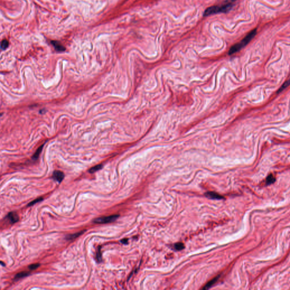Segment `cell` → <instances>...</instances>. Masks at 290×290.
<instances>
[{
  "instance_id": "7c38bea8",
  "label": "cell",
  "mask_w": 290,
  "mask_h": 290,
  "mask_svg": "<svg viewBox=\"0 0 290 290\" xmlns=\"http://www.w3.org/2000/svg\"><path fill=\"white\" fill-rule=\"evenodd\" d=\"M102 167H103V165H102V164H99V165H97V166H94V167H92L91 168H90V169H89V171L90 173H94V172H96V171H98V170H99L101 169L102 168Z\"/></svg>"
},
{
  "instance_id": "44dd1931",
  "label": "cell",
  "mask_w": 290,
  "mask_h": 290,
  "mask_svg": "<svg viewBox=\"0 0 290 290\" xmlns=\"http://www.w3.org/2000/svg\"><path fill=\"white\" fill-rule=\"evenodd\" d=\"M236 1V0H229V1H231V2H233V1Z\"/></svg>"
},
{
  "instance_id": "5b68a950",
  "label": "cell",
  "mask_w": 290,
  "mask_h": 290,
  "mask_svg": "<svg viewBox=\"0 0 290 290\" xmlns=\"http://www.w3.org/2000/svg\"><path fill=\"white\" fill-rule=\"evenodd\" d=\"M6 218L10 223H15L19 220L18 215L14 212H10L8 213Z\"/></svg>"
},
{
  "instance_id": "52a82bcc",
  "label": "cell",
  "mask_w": 290,
  "mask_h": 290,
  "mask_svg": "<svg viewBox=\"0 0 290 290\" xmlns=\"http://www.w3.org/2000/svg\"><path fill=\"white\" fill-rule=\"evenodd\" d=\"M52 44H53L54 47L55 48L56 50L59 51V52H63V51L65 50V48L64 46H62V45L58 41H52Z\"/></svg>"
},
{
  "instance_id": "8fae6325",
  "label": "cell",
  "mask_w": 290,
  "mask_h": 290,
  "mask_svg": "<svg viewBox=\"0 0 290 290\" xmlns=\"http://www.w3.org/2000/svg\"><path fill=\"white\" fill-rule=\"evenodd\" d=\"M29 274H30V273H28V272H19V273H18L15 275V279L18 280V279H21V278H24L25 277H27Z\"/></svg>"
},
{
  "instance_id": "4fadbf2b",
  "label": "cell",
  "mask_w": 290,
  "mask_h": 290,
  "mask_svg": "<svg viewBox=\"0 0 290 290\" xmlns=\"http://www.w3.org/2000/svg\"><path fill=\"white\" fill-rule=\"evenodd\" d=\"M43 146H44V144L42 145L39 148V149L36 150V152L35 153V154H34V155H33V156H32V159H34V160H36V159H37L38 158V157L39 156L40 153V152H41V150H42V147H43Z\"/></svg>"
},
{
  "instance_id": "7a4b0ae2",
  "label": "cell",
  "mask_w": 290,
  "mask_h": 290,
  "mask_svg": "<svg viewBox=\"0 0 290 290\" xmlns=\"http://www.w3.org/2000/svg\"><path fill=\"white\" fill-rule=\"evenodd\" d=\"M233 5L231 3L222 5L220 6H212L204 11V16H209L219 13H227L231 10Z\"/></svg>"
},
{
  "instance_id": "9c48e42d",
  "label": "cell",
  "mask_w": 290,
  "mask_h": 290,
  "mask_svg": "<svg viewBox=\"0 0 290 290\" xmlns=\"http://www.w3.org/2000/svg\"><path fill=\"white\" fill-rule=\"evenodd\" d=\"M84 231H81V232H79L77 233H75L74 234H72V235H67L66 236V239L67 240H73V239H74V238H76L79 237V236H81V235H82L84 233Z\"/></svg>"
},
{
  "instance_id": "9a60e30c",
  "label": "cell",
  "mask_w": 290,
  "mask_h": 290,
  "mask_svg": "<svg viewBox=\"0 0 290 290\" xmlns=\"http://www.w3.org/2000/svg\"><path fill=\"white\" fill-rule=\"evenodd\" d=\"M101 246H99V248L98 249V251L96 252V260L98 262H101Z\"/></svg>"
},
{
  "instance_id": "30bf717a",
  "label": "cell",
  "mask_w": 290,
  "mask_h": 290,
  "mask_svg": "<svg viewBox=\"0 0 290 290\" xmlns=\"http://www.w3.org/2000/svg\"><path fill=\"white\" fill-rule=\"evenodd\" d=\"M275 181V178L274 177V176L272 174H270L268 176V177L266 178V183L267 185H270L273 184Z\"/></svg>"
},
{
  "instance_id": "277c9868",
  "label": "cell",
  "mask_w": 290,
  "mask_h": 290,
  "mask_svg": "<svg viewBox=\"0 0 290 290\" xmlns=\"http://www.w3.org/2000/svg\"><path fill=\"white\" fill-rule=\"evenodd\" d=\"M64 176V173L60 171V170H55L53 173L52 177L54 180L58 181V183H61L63 180Z\"/></svg>"
},
{
  "instance_id": "5bb4252c",
  "label": "cell",
  "mask_w": 290,
  "mask_h": 290,
  "mask_svg": "<svg viewBox=\"0 0 290 290\" xmlns=\"http://www.w3.org/2000/svg\"><path fill=\"white\" fill-rule=\"evenodd\" d=\"M174 247L176 250H177V251H181V250L183 249L185 246H184V244L182 243H177L175 244L174 245Z\"/></svg>"
},
{
  "instance_id": "3957f363",
  "label": "cell",
  "mask_w": 290,
  "mask_h": 290,
  "mask_svg": "<svg viewBox=\"0 0 290 290\" xmlns=\"http://www.w3.org/2000/svg\"><path fill=\"white\" fill-rule=\"evenodd\" d=\"M118 215H112L108 217H100L93 220V222L98 224H106L115 221L118 218Z\"/></svg>"
},
{
  "instance_id": "ba28073f",
  "label": "cell",
  "mask_w": 290,
  "mask_h": 290,
  "mask_svg": "<svg viewBox=\"0 0 290 290\" xmlns=\"http://www.w3.org/2000/svg\"><path fill=\"white\" fill-rule=\"evenodd\" d=\"M219 278V276L216 277L215 278H214V279H212L211 280H210L209 282H208V283H207L206 284V285H205V286H204V287L203 288V289H206L210 288V287H211V286H212L213 285H214V284H215V282H217V281L218 280V278Z\"/></svg>"
},
{
  "instance_id": "2e32d148",
  "label": "cell",
  "mask_w": 290,
  "mask_h": 290,
  "mask_svg": "<svg viewBox=\"0 0 290 290\" xmlns=\"http://www.w3.org/2000/svg\"><path fill=\"white\" fill-rule=\"evenodd\" d=\"M289 84H290V79H289V80L285 82V83L283 84V86L280 88V89H279V91H278V93H279V92H280V91H283L284 89H286V88L287 87H288Z\"/></svg>"
},
{
  "instance_id": "ffe728a7",
  "label": "cell",
  "mask_w": 290,
  "mask_h": 290,
  "mask_svg": "<svg viewBox=\"0 0 290 290\" xmlns=\"http://www.w3.org/2000/svg\"><path fill=\"white\" fill-rule=\"evenodd\" d=\"M121 242L124 243V244H126L127 243V238H124V239H123V240H121Z\"/></svg>"
},
{
  "instance_id": "6da1fadb",
  "label": "cell",
  "mask_w": 290,
  "mask_h": 290,
  "mask_svg": "<svg viewBox=\"0 0 290 290\" xmlns=\"http://www.w3.org/2000/svg\"><path fill=\"white\" fill-rule=\"evenodd\" d=\"M255 34H256V30L254 29L253 30H252L251 32L249 33L240 42L234 45L231 48H230V49L228 52L229 55H233V54L236 53L237 52H238V51H239L240 49H242L244 47H245V45H246L250 41H251V40L255 36Z\"/></svg>"
},
{
  "instance_id": "ac0fdd59",
  "label": "cell",
  "mask_w": 290,
  "mask_h": 290,
  "mask_svg": "<svg viewBox=\"0 0 290 290\" xmlns=\"http://www.w3.org/2000/svg\"><path fill=\"white\" fill-rule=\"evenodd\" d=\"M42 200H43V198H42V197H40V198H36V199H35V200H33V201L31 202L30 203H29V204H28V206H33V205H34V204H36V203H37L39 202H40V201H42Z\"/></svg>"
},
{
  "instance_id": "e0dca14e",
  "label": "cell",
  "mask_w": 290,
  "mask_h": 290,
  "mask_svg": "<svg viewBox=\"0 0 290 290\" xmlns=\"http://www.w3.org/2000/svg\"><path fill=\"white\" fill-rule=\"evenodd\" d=\"M8 46V42L6 40H3L1 42V49L3 50H5Z\"/></svg>"
},
{
  "instance_id": "d6986e66",
  "label": "cell",
  "mask_w": 290,
  "mask_h": 290,
  "mask_svg": "<svg viewBox=\"0 0 290 290\" xmlns=\"http://www.w3.org/2000/svg\"><path fill=\"white\" fill-rule=\"evenodd\" d=\"M40 266V264L39 263H33L32 264V265H30L28 266V268H29L31 270H35L37 268H38V267Z\"/></svg>"
},
{
  "instance_id": "8992f818",
  "label": "cell",
  "mask_w": 290,
  "mask_h": 290,
  "mask_svg": "<svg viewBox=\"0 0 290 290\" xmlns=\"http://www.w3.org/2000/svg\"><path fill=\"white\" fill-rule=\"evenodd\" d=\"M206 197H207L209 198H211V199H217V200H220L221 198H223V197L222 196H221L220 195H219L218 193H215V192H207L205 194Z\"/></svg>"
}]
</instances>
